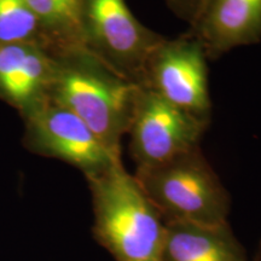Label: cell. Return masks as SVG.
<instances>
[{"mask_svg": "<svg viewBox=\"0 0 261 261\" xmlns=\"http://www.w3.org/2000/svg\"><path fill=\"white\" fill-rule=\"evenodd\" d=\"M207 60L200 42L188 33L177 39L165 38L150 55L139 86L210 121L212 102Z\"/></svg>", "mask_w": 261, "mask_h": 261, "instance_id": "cell-6", "label": "cell"}, {"mask_svg": "<svg viewBox=\"0 0 261 261\" xmlns=\"http://www.w3.org/2000/svg\"><path fill=\"white\" fill-rule=\"evenodd\" d=\"M208 123L173 106L154 91L139 86L127 130L136 168L160 165L200 148Z\"/></svg>", "mask_w": 261, "mask_h": 261, "instance_id": "cell-5", "label": "cell"}, {"mask_svg": "<svg viewBox=\"0 0 261 261\" xmlns=\"http://www.w3.org/2000/svg\"><path fill=\"white\" fill-rule=\"evenodd\" d=\"M86 179L97 242L115 261H162L166 223L122 160Z\"/></svg>", "mask_w": 261, "mask_h": 261, "instance_id": "cell-2", "label": "cell"}, {"mask_svg": "<svg viewBox=\"0 0 261 261\" xmlns=\"http://www.w3.org/2000/svg\"><path fill=\"white\" fill-rule=\"evenodd\" d=\"M27 148L79 168L85 177L100 173L121 160L75 114L51 99L25 113Z\"/></svg>", "mask_w": 261, "mask_h": 261, "instance_id": "cell-7", "label": "cell"}, {"mask_svg": "<svg viewBox=\"0 0 261 261\" xmlns=\"http://www.w3.org/2000/svg\"><path fill=\"white\" fill-rule=\"evenodd\" d=\"M56 56L39 44H0V98L22 115L50 99Z\"/></svg>", "mask_w": 261, "mask_h": 261, "instance_id": "cell-9", "label": "cell"}, {"mask_svg": "<svg viewBox=\"0 0 261 261\" xmlns=\"http://www.w3.org/2000/svg\"><path fill=\"white\" fill-rule=\"evenodd\" d=\"M83 23L85 48L139 86L150 55L165 37L140 23L125 0H85Z\"/></svg>", "mask_w": 261, "mask_h": 261, "instance_id": "cell-4", "label": "cell"}, {"mask_svg": "<svg viewBox=\"0 0 261 261\" xmlns=\"http://www.w3.org/2000/svg\"><path fill=\"white\" fill-rule=\"evenodd\" d=\"M50 99L75 114L110 150L121 155L139 86L86 48L55 54Z\"/></svg>", "mask_w": 261, "mask_h": 261, "instance_id": "cell-1", "label": "cell"}, {"mask_svg": "<svg viewBox=\"0 0 261 261\" xmlns=\"http://www.w3.org/2000/svg\"><path fill=\"white\" fill-rule=\"evenodd\" d=\"M202 0H166L168 8L189 24L194 19Z\"/></svg>", "mask_w": 261, "mask_h": 261, "instance_id": "cell-13", "label": "cell"}, {"mask_svg": "<svg viewBox=\"0 0 261 261\" xmlns=\"http://www.w3.org/2000/svg\"><path fill=\"white\" fill-rule=\"evenodd\" d=\"M162 261H249L226 223H166Z\"/></svg>", "mask_w": 261, "mask_h": 261, "instance_id": "cell-10", "label": "cell"}, {"mask_svg": "<svg viewBox=\"0 0 261 261\" xmlns=\"http://www.w3.org/2000/svg\"><path fill=\"white\" fill-rule=\"evenodd\" d=\"M0 44H39L50 50L40 22L25 0H0Z\"/></svg>", "mask_w": 261, "mask_h": 261, "instance_id": "cell-12", "label": "cell"}, {"mask_svg": "<svg viewBox=\"0 0 261 261\" xmlns=\"http://www.w3.org/2000/svg\"><path fill=\"white\" fill-rule=\"evenodd\" d=\"M253 261H261V243H260V247H259V249H257V253Z\"/></svg>", "mask_w": 261, "mask_h": 261, "instance_id": "cell-14", "label": "cell"}, {"mask_svg": "<svg viewBox=\"0 0 261 261\" xmlns=\"http://www.w3.org/2000/svg\"><path fill=\"white\" fill-rule=\"evenodd\" d=\"M40 22L54 54L85 48V0H25Z\"/></svg>", "mask_w": 261, "mask_h": 261, "instance_id": "cell-11", "label": "cell"}, {"mask_svg": "<svg viewBox=\"0 0 261 261\" xmlns=\"http://www.w3.org/2000/svg\"><path fill=\"white\" fill-rule=\"evenodd\" d=\"M135 177L165 223H226L230 195L200 148L168 161L136 168Z\"/></svg>", "mask_w": 261, "mask_h": 261, "instance_id": "cell-3", "label": "cell"}, {"mask_svg": "<svg viewBox=\"0 0 261 261\" xmlns=\"http://www.w3.org/2000/svg\"><path fill=\"white\" fill-rule=\"evenodd\" d=\"M188 34L215 60L261 41V0H202Z\"/></svg>", "mask_w": 261, "mask_h": 261, "instance_id": "cell-8", "label": "cell"}]
</instances>
